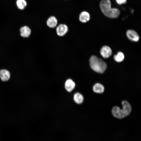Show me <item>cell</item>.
I'll return each mask as SVG.
<instances>
[{"instance_id":"6da1fadb","label":"cell","mask_w":141,"mask_h":141,"mask_svg":"<svg viewBox=\"0 0 141 141\" xmlns=\"http://www.w3.org/2000/svg\"><path fill=\"white\" fill-rule=\"evenodd\" d=\"M100 7L102 13L108 17L116 18L120 15V11L118 9L111 8L110 0H101Z\"/></svg>"},{"instance_id":"7a4b0ae2","label":"cell","mask_w":141,"mask_h":141,"mask_svg":"<svg viewBox=\"0 0 141 141\" xmlns=\"http://www.w3.org/2000/svg\"><path fill=\"white\" fill-rule=\"evenodd\" d=\"M122 109H121L118 106L114 107L112 108V113L115 117L119 119L123 118L128 115L131 111V107L130 104L127 101H122Z\"/></svg>"},{"instance_id":"3957f363","label":"cell","mask_w":141,"mask_h":141,"mask_svg":"<svg viewBox=\"0 0 141 141\" xmlns=\"http://www.w3.org/2000/svg\"><path fill=\"white\" fill-rule=\"evenodd\" d=\"M89 61L91 68L97 72L102 73L106 69V63L102 59L95 56H92Z\"/></svg>"},{"instance_id":"277c9868","label":"cell","mask_w":141,"mask_h":141,"mask_svg":"<svg viewBox=\"0 0 141 141\" xmlns=\"http://www.w3.org/2000/svg\"><path fill=\"white\" fill-rule=\"evenodd\" d=\"M68 28L67 26L64 24L59 25L56 28L57 33L60 36H64L68 32Z\"/></svg>"},{"instance_id":"5b68a950","label":"cell","mask_w":141,"mask_h":141,"mask_svg":"<svg viewBox=\"0 0 141 141\" xmlns=\"http://www.w3.org/2000/svg\"><path fill=\"white\" fill-rule=\"evenodd\" d=\"M128 38L133 42H138L139 39V37L137 33L132 30H128L126 32Z\"/></svg>"},{"instance_id":"8992f818","label":"cell","mask_w":141,"mask_h":141,"mask_svg":"<svg viewBox=\"0 0 141 141\" xmlns=\"http://www.w3.org/2000/svg\"><path fill=\"white\" fill-rule=\"evenodd\" d=\"M100 54L103 58H106L110 57L111 55L112 51L109 46H104L101 49Z\"/></svg>"},{"instance_id":"52a82bcc","label":"cell","mask_w":141,"mask_h":141,"mask_svg":"<svg viewBox=\"0 0 141 141\" xmlns=\"http://www.w3.org/2000/svg\"><path fill=\"white\" fill-rule=\"evenodd\" d=\"M46 24L48 26L51 28L55 27L57 24V20L54 16H51L47 19Z\"/></svg>"},{"instance_id":"ba28073f","label":"cell","mask_w":141,"mask_h":141,"mask_svg":"<svg viewBox=\"0 0 141 141\" xmlns=\"http://www.w3.org/2000/svg\"><path fill=\"white\" fill-rule=\"evenodd\" d=\"M20 35L22 37L27 38L30 35L31 31L28 26H25L21 27L20 29Z\"/></svg>"},{"instance_id":"9c48e42d","label":"cell","mask_w":141,"mask_h":141,"mask_svg":"<svg viewBox=\"0 0 141 141\" xmlns=\"http://www.w3.org/2000/svg\"><path fill=\"white\" fill-rule=\"evenodd\" d=\"M10 74L8 70L3 69L0 70V78L3 81H8L10 79Z\"/></svg>"},{"instance_id":"30bf717a","label":"cell","mask_w":141,"mask_h":141,"mask_svg":"<svg viewBox=\"0 0 141 141\" xmlns=\"http://www.w3.org/2000/svg\"><path fill=\"white\" fill-rule=\"evenodd\" d=\"M79 19L81 22L84 23H86L90 19V14L87 11H82L79 14Z\"/></svg>"},{"instance_id":"8fae6325","label":"cell","mask_w":141,"mask_h":141,"mask_svg":"<svg viewBox=\"0 0 141 141\" xmlns=\"http://www.w3.org/2000/svg\"><path fill=\"white\" fill-rule=\"evenodd\" d=\"M75 84L74 82L71 79L67 80L65 84V87L68 92L71 91L74 88Z\"/></svg>"},{"instance_id":"7c38bea8","label":"cell","mask_w":141,"mask_h":141,"mask_svg":"<svg viewBox=\"0 0 141 141\" xmlns=\"http://www.w3.org/2000/svg\"><path fill=\"white\" fill-rule=\"evenodd\" d=\"M93 89L95 92L101 93H103L104 91V87L101 84L96 83L93 85Z\"/></svg>"},{"instance_id":"4fadbf2b","label":"cell","mask_w":141,"mask_h":141,"mask_svg":"<svg viewBox=\"0 0 141 141\" xmlns=\"http://www.w3.org/2000/svg\"><path fill=\"white\" fill-rule=\"evenodd\" d=\"M73 98L75 102L78 104L82 103L84 100L83 96L78 92L74 94Z\"/></svg>"},{"instance_id":"5bb4252c","label":"cell","mask_w":141,"mask_h":141,"mask_svg":"<svg viewBox=\"0 0 141 141\" xmlns=\"http://www.w3.org/2000/svg\"><path fill=\"white\" fill-rule=\"evenodd\" d=\"M16 4L18 9L22 10L26 6L27 3L25 0H17Z\"/></svg>"},{"instance_id":"9a60e30c","label":"cell","mask_w":141,"mask_h":141,"mask_svg":"<svg viewBox=\"0 0 141 141\" xmlns=\"http://www.w3.org/2000/svg\"><path fill=\"white\" fill-rule=\"evenodd\" d=\"M114 60L116 62H120L124 60V56L122 52H119L117 55H114Z\"/></svg>"},{"instance_id":"2e32d148","label":"cell","mask_w":141,"mask_h":141,"mask_svg":"<svg viewBox=\"0 0 141 141\" xmlns=\"http://www.w3.org/2000/svg\"><path fill=\"white\" fill-rule=\"evenodd\" d=\"M117 3L119 5L125 4L127 2V0H116Z\"/></svg>"}]
</instances>
